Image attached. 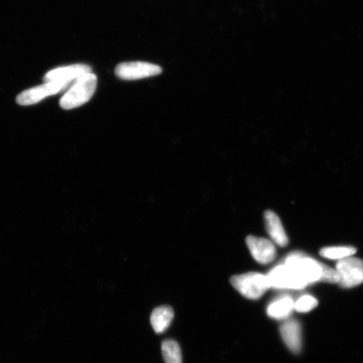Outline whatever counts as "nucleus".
<instances>
[{
  "label": "nucleus",
  "mask_w": 363,
  "mask_h": 363,
  "mask_svg": "<svg viewBox=\"0 0 363 363\" xmlns=\"http://www.w3.org/2000/svg\"><path fill=\"white\" fill-rule=\"evenodd\" d=\"M98 84L97 76L89 72L75 80L60 99L63 110H72L88 103L94 96Z\"/></svg>",
  "instance_id": "f257e3e1"
},
{
  "label": "nucleus",
  "mask_w": 363,
  "mask_h": 363,
  "mask_svg": "<svg viewBox=\"0 0 363 363\" xmlns=\"http://www.w3.org/2000/svg\"><path fill=\"white\" fill-rule=\"evenodd\" d=\"M284 262L292 267L307 286L321 282L325 264L316 261L314 258L306 256L301 252H294L289 254Z\"/></svg>",
  "instance_id": "f03ea898"
},
{
  "label": "nucleus",
  "mask_w": 363,
  "mask_h": 363,
  "mask_svg": "<svg viewBox=\"0 0 363 363\" xmlns=\"http://www.w3.org/2000/svg\"><path fill=\"white\" fill-rule=\"evenodd\" d=\"M230 284L242 296L252 301L260 298L271 289L267 275L255 272L233 276Z\"/></svg>",
  "instance_id": "7ed1b4c3"
},
{
  "label": "nucleus",
  "mask_w": 363,
  "mask_h": 363,
  "mask_svg": "<svg viewBox=\"0 0 363 363\" xmlns=\"http://www.w3.org/2000/svg\"><path fill=\"white\" fill-rule=\"evenodd\" d=\"M75 82V81H74ZM74 82L50 81L35 87L23 91L16 97V102L22 106H33L44 99L67 90Z\"/></svg>",
  "instance_id": "20e7f679"
},
{
  "label": "nucleus",
  "mask_w": 363,
  "mask_h": 363,
  "mask_svg": "<svg viewBox=\"0 0 363 363\" xmlns=\"http://www.w3.org/2000/svg\"><path fill=\"white\" fill-rule=\"evenodd\" d=\"M335 270L340 277V287L352 289L363 284V261L359 258H344L338 261Z\"/></svg>",
  "instance_id": "39448f33"
},
{
  "label": "nucleus",
  "mask_w": 363,
  "mask_h": 363,
  "mask_svg": "<svg viewBox=\"0 0 363 363\" xmlns=\"http://www.w3.org/2000/svg\"><path fill=\"white\" fill-rule=\"evenodd\" d=\"M271 288L276 289L298 290L306 287V284L299 278L296 272L285 263L271 269L267 274Z\"/></svg>",
  "instance_id": "423d86ee"
},
{
  "label": "nucleus",
  "mask_w": 363,
  "mask_h": 363,
  "mask_svg": "<svg viewBox=\"0 0 363 363\" xmlns=\"http://www.w3.org/2000/svg\"><path fill=\"white\" fill-rule=\"evenodd\" d=\"M162 72L160 66L145 62H122L116 67V75L122 80H138L157 76Z\"/></svg>",
  "instance_id": "0eeeda50"
},
{
  "label": "nucleus",
  "mask_w": 363,
  "mask_h": 363,
  "mask_svg": "<svg viewBox=\"0 0 363 363\" xmlns=\"http://www.w3.org/2000/svg\"><path fill=\"white\" fill-rule=\"evenodd\" d=\"M249 252L252 257L261 264H269L277 257V249L271 240L248 235L246 240Z\"/></svg>",
  "instance_id": "6e6552de"
},
{
  "label": "nucleus",
  "mask_w": 363,
  "mask_h": 363,
  "mask_svg": "<svg viewBox=\"0 0 363 363\" xmlns=\"http://www.w3.org/2000/svg\"><path fill=\"white\" fill-rule=\"evenodd\" d=\"M93 72L92 67L87 65H74L54 68L45 74L43 80L74 82L84 74Z\"/></svg>",
  "instance_id": "1a4fd4ad"
},
{
  "label": "nucleus",
  "mask_w": 363,
  "mask_h": 363,
  "mask_svg": "<svg viewBox=\"0 0 363 363\" xmlns=\"http://www.w3.org/2000/svg\"><path fill=\"white\" fill-rule=\"evenodd\" d=\"M264 221L267 233L272 239V242L281 247H287L288 235L285 233L279 216L274 211H267L264 213Z\"/></svg>",
  "instance_id": "9d476101"
},
{
  "label": "nucleus",
  "mask_w": 363,
  "mask_h": 363,
  "mask_svg": "<svg viewBox=\"0 0 363 363\" xmlns=\"http://www.w3.org/2000/svg\"><path fill=\"white\" fill-rule=\"evenodd\" d=\"M281 335L286 346L294 354L301 352L302 330L301 325L296 320H289L281 325Z\"/></svg>",
  "instance_id": "9b49d317"
},
{
  "label": "nucleus",
  "mask_w": 363,
  "mask_h": 363,
  "mask_svg": "<svg viewBox=\"0 0 363 363\" xmlns=\"http://www.w3.org/2000/svg\"><path fill=\"white\" fill-rule=\"evenodd\" d=\"M174 317V313L170 306H163L156 308L151 315V325L154 331L157 334L164 333L169 329Z\"/></svg>",
  "instance_id": "f8f14e48"
},
{
  "label": "nucleus",
  "mask_w": 363,
  "mask_h": 363,
  "mask_svg": "<svg viewBox=\"0 0 363 363\" xmlns=\"http://www.w3.org/2000/svg\"><path fill=\"white\" fill-rule=\"evenodd\" d=\"M294 310V301L291 298L282 297L275 299L267 308V315L276 320L287 318Z\"/></svg>",
  "instance_id": "ddd939ff"
},
{
  "label": "nucleus",
  "mask_w": 363,
  "mask_h": 363,
  "mask_svg": "<svg viewBox=\"0 0 363 363\" xmlns=\"http://www.w3.org/2000/svg\"><path fill=\"white\" fill-rule=\"evenodd\" d=\"M162 353L165 363H183L179 345L174 340H166L162 342Z\"/></svg>",
  "instance_id": "4468645a"
},
{
  "label": "nucleus",
  "mask_w": 363,
  "mask_h": 363,
  "mask_svg": "<svg viewBox=\"0 0 363 363\" xmlns=\"http://www.w3.org/2000/svg\"><path fill=\"white\" fill-rule=\"evenodd\" d=\"M357 249L353 247H328L320 250L321 257L330 260H342L344 258L350 257L356 254Z\"/></svg>",
  "instance_id": "2eb2a0df"
},
{
  "label": "nucleus",
  "mask_w": 363,
  "mask_h": 363,
  "mask_svg": "<svg viewBox=\"0 0 363 363\" xmlns=\"http://www.w3.org/2000/svg\"><path fill=\"white\" fill-rule=\"evenodd\" d=\"M317 306L318 301L315 298L311 295H305L294 302V310L299 313H308L314 310Z\"/></svg>",
  "instance_id": "dca6fc26"
},
{
  "label": "nucleus",
  "mask_w": 363,
  "mask_h": 363,
  "mask_svg": "<svg viewBox=\"0 0 363 363\" xmlns=\"http://www.w3.org/2000/svg\"><path fill=\"white\" fill-rule=\"evenodd\" d=\"M339 281L340 277L337 270L331 269V267L325 265L321 282L338 284Z\"/></svg>",
  "instance_id": "f3484780"
}]
</instances>
